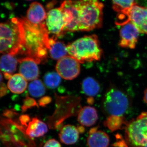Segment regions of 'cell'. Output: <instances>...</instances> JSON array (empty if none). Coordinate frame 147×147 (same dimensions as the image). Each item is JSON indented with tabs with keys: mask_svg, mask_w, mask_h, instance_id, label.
<instances>
[{
	"mask_svg": "<svg viewBox=\"0 0 147 147\" xmlns=\"http://www.w3.org/2000/svg\"><path fill=\"white\" fill-rule=\"evenodd\" d=\"M87 139L89 147H108L110 138L108 134L101 130H97V127L91 129Z\"/></svg>",
	"mask_w": 147,
	"mask_h": 147,
	"instance_id": "5bb4252c",
	"label": "cell"
},
{
	"mask_svg": "<svg viewBox=\"0 0 147 147\" xmlns=\"http://www.w3.org/2000/svg\"><path fill=\"white\" fill-rule=\"evenodd\" d=\"M24 32V49L21 55L33 59L38 64L47 59L50 36L45 23L32 24L26 17L20 18Z\"/></svg>",
	"mask_w": 147,
	"mask_h": 147,
	"instance_id": "6da1fadb",
	"label": "cell"
},
{
	"mask_svg": "<svg viewBox=\"0 0 147 147\" xmlns=\"http://www.w3.org/2000/svg\"><path fill=\"white\" fill-rule=\"evenodd\" d=\"M119 32V46L123 48L134 49L140 33L137 27L131 22H128L121 26Z\"/></svg>",
	"mask_w": 147,
	"mask_h": 147,
	"instance_id": "8fae6325",
	"label": "cell"
},
{
	"mask_svg": "<svg viewBox=\"0 0 147 147\" xmlns=\"http://www.w3.org/2000/svg\"><path fill=\"white\" fill-rule=\"evenodd\" d=\"M98 119L97 110L91 106H84L79 110L77 117L79 123L83 126L90 127L96 123Z\"/></svg>",
	"mask_w": 147,
	"mask_h": 147,
	"instance_id": "2e32d148",
	"label": "cell"
},
{
	"mask_svg": "<svg viewBox=\"0 0 147 147\" xmlns=\"http://www.w3.org/2000/svg\"><path fill=\"white\" fill-rule=\"evenodd\" d=\"M43 147H61V146L57 140L51 139L46 142Z\"/></svg>",
	"mask_w": 147,
	"mask_h": 147,
	"instance_id": "4316f807",
	"label": "cell"
},
{
	"mask_svg": "<svg viewBox=\"0 0 147 147\" xmlns=\"http://www.w3.org/2000/svg\"><path fill=\"white\" fill-rule=\"evenodd\" d=\"M19 63V72L27 81H34L39 76V68L38 63L29 57L18 59Z\"/></svg>",
	"mask_w": 147,
	"mask_h": 147,
	"instance_id": "7c38bea8",
	"label": "cell"
},
{
	"mask_svg": "<svg viewBox=\"0 0 147 147\" xmlns=\"http://www.w3.org/2000/svg\"><path fill=\"white\" fill-rule=\"evenodd\" d=\"M45 25L50 38L57 39L65 32L64 17L60 8L53 9L48 11L45 19Z\"/></svg>",
	"mask_w": 147,
	"mask_h": 147,
	"instance_id": "ba28073f",
	"label": "cell"
},
{
	"mask_svg": "<svg viewBox=\"0 0 147 147\" xmlns=\"http://www.w3.org/2000/svg\"><path fill=\"white\" fill-rule=\"evenodd\" d=\"M88 98V103L89 104H92L93 103L94 100L93 99V98Z\"/></svg>",
	"mask_w": 147,
	"mask_h": 147,
	"instance_id": "836d02e7",
	"label": "cell"
},
{
	"mask_svg": "<svg viewBox=\"0 0 147 147\" xmlns=\"http://www.w3.org/2000/svg\"><path fill=\"white\" fill-rule=\"evenodd\" d=\"M144 102L147 104V88L145 90L144 92Z\"/></svg>",
	"mask_w": 147,
	"mask_h": 147,
	"instance_id": "1f68e13d",
	"label": "cell"
},
{
	"mask_svg": "<svg viewBox=\"0 0 147 147\" xmlns=\"http://www.w3.org/2000/svg\"><path fill=\"white\" fill-rule=\"evenodd\" d=\"M61 78V77L57 72H48L44 76V83L48 88L51 89L55 88L60 84Z\"/></svg>",
	"mask_w": 147,
	"mask_h": 147,
	"instance_id": "cb8c5ba5",
	"label": "cell"
},
{
	"mask_svg": "<svg viewBox=\"0 0 147 147\" xmlns=\"http://www.w3.org/2000/svg\"><path fill=\"white\" fill-rule=\"evenodd\" d=\"M46 16L47 13L42 5L35 2L30 5L26 18L32 24L39 25L45 23Z\"/></svg>",
	"mask_w": 147,
	"mask_h": 147,
	"instance_id": "4fadbf2b",
	"label": "cell"
},
{
	"mask_svg": "<svg viewBox=\"0 0 147 147\" xmlns=\"http://www.w3.org/2000/svg\"><path fill=\"white\" fill-rule=\"evenodd\" d=\"M131 22L141 33L147 34V7L136 5L119 13L116 24L121 26Z\"/></svg>",
	"mask_w": 147,
	"mask_h": 147,
	"instance_id": "52a82bcc",
	"label": "cell"
},
{
	"mask_svg": "<svg viewBox=\"0 0 147 147\" xmlns=\"http://www.w3.org/2000/svg\"><path fill=\"white\" fill-rule=\"evenodd\" d=\"M24 46V29L20 18L0 23V54L21 55Z\"/></svg>",
	"mask_w": 147,
	"mask_h": 147,
	"instance_id": "7a4b0ae2",
	"label": "cell"
},
{
	"mask_svg": "<svg viewBox=\"0 0 147 147\" xmlns=\"http://www.w3.org/2000/svg\"><path fill=\"white\" fill-rule=\"evenodd\" d=\"M20 119L22 124L25 125L26 127L27 123L30 120V117L28 116L27 115L21 116Z\"/></svg>",
	"mask_w": 147,
	"mask_h": 147,
	"instance_id": "f546056e",
	"label": "cell"
},
{
	"mask_svg": "<svg viewBox=\"0 0 147 147\" xmlns=\"http://www.w3.org/2000/svg\"><path fill=\"white\" fill-rule=\"evenodd\" d=\"M29 93L32 96L38 98L45 94L46 90L44 84L39 79L31 82L28 86Z\"/></svg>",
	"mask_w": 147,
	"mask_h": 147,
	"instance_id": "603a6c76",
	"label": "cell"
},
{
	"mask_svg": "<svg viewBox=\"0 0 147 147\" xmlns=\"http://www.w3.org/2000/svg\"><path fill=\"white\" fill-rule=\"evenodd\" d=\"M18 59L14 55L3 54L0 58V70L6 79H9L17 69Z\"/></svg>",
	"mask_w": 147,
	"mask_h": 147,
	"instance_id": "9a60e30c",
	"label": "cell"
},
{
	"mask_svg": "<svg viewBox=\"0 0 147 147\" xmlns=\"http://www.w3.org/2000/svg\"><path fill=\"white\" fill-rule=\"evenodd\" d=\"M127 142L132 147L147 145V112H143L136 118L128 122L125 128Z\"/></svg>",
	"mask_w": 147,
	"mask_h": 147,
	"instance_id": "8992f818",
	"label": "cell"
},
{
	"mask_svg": "<svg viewBox=\"0 0 147 147\" xmlns=\"http://www.w3.org/2000/svg\"><path fill=\"white\" fill-rule=\"evenodd\" d=\"M52 99L49 96H45L40 98L39 100L38 104L41 107H45L46 105H48L51 102Z\"/></svg>",
	"mask_w": 147,
	"mask_h": 147,
	"instance_id": "83f0119b",
	"label": "cell"
},
{
	"mask_svg": "<svg viewBox=\"0 0 147 147\" xmlns=\"http://www.w3.org/2000/svg\"><path fill=\"white\" fill-rule=\"evenodd\" d=\"M113 8L116 12L120 13L131 8L135 4L134 0H112Z\"/></svg>",
	"mask_w": 147,
	"mask_h": 147,
	"instance_id": "d4e9b609",
	"label": "cell"
},
{
	"mask_svg": "<svg viewBox=\"0 0 147 147\" xmlns=\"http://www.w3.org/2000/svg\"><path fill=\"white\" fill-rule=\"evenodd\" d=\"M144 147H147V146H145Z\"/></svg>",
	"mask_w": 147,
	"mask_h": 147,
	"instance_id": "d590c367",
	"label": "cell"
},
{
	"mask_svg": "<svg viewBox=\"0 0 147 147\" xmlns=\"http://www.w3.org/2000/svg\"><path fill=\"white\" fill-rule=\"evenodd\" d=\"M4 84V83L3 82L2 74L1 72V71H0V86H2V85Z\"/></svg>",
	"mask_w": 147,
	"mask_h": 147,
	"instance_id": "d6a6232c",
	"label": "cell"
},
{
	"mask_svg": "<svg viewBox=\"0 0 147 147\" xmlns=\"http://www.w3.org/2000/svg\"><path fill=\"white\" fill-rule=\"evenodd\" d=\"M127 122L123 116H110L103 124L111 131H113L121 129L122 127L125 128Z\"/></svg>",
	"mask_w": 147,
	"mask_h": 147,
	"instance_id": "7402d4cb",
	"label": "cell"
},
{
	"mask_svg": "<svg viewBox=\"0 0 147 147\" xmlns=\"http://www.w3.org/2000/svg\"><path fill=\"white\" fill-rule=\"evenodd\" d=\"M7 86L11 92L19 94L26 90L28 86V82L21 74H16L9 79Z\"/></svg>",
	"mask_w": 147,
	"mask_h": 147,
	"instance_id": "ffe728a7",
	"label": "cell"
},
{
	"mask_svg": "<svg viewBox=\"0 0 147 147\" xmlns=\"http://www.w3.org/2000/svg\"><path fill=\"white\" fill-rule=\"evenodd\" d=\"M77 129H78V131L79 133H83L85 131V129L84 127L82 126H79L77 127Z\"/></svg>",
	"mask_w": 147,
	"mask_h": 147,
	"instance_id": "4dcf8cb0",
	"label": "cell"
},
{
	"mask_svg": "<svg viewBox=\"0 0 147 147\" xmlns=\"http://www.w3.org/2000/svg\"><path fill=\"white\" fill-rule=\"evenodd\" d=\"M82 89L85 94L93 97L98 94L100 91V86L95 79L88 77L82 82Z\"/></svg>",
	"mask_w": 147,
	"mask_h": 147,
	"instance_id": "44dd1931",
	"label": "cell"
},
{
	"mask_svg": "<svg viewBox=\"0 0 147 147\" xmlns=\"http://www.w3.org/2000/svg\"><path fill=\"white\" fill-rule=\"evenodd\" d=\"M26 1H32V0H26Z\"/></svg>",
	"mask_w": 147,
	"mask_h": 147,
	"instance_id": "e575fe53",
	"label": "cell"
},
{
	"mask_svg": "<svg viewBox=\"0 0 147 147\" xmlns=\"http://www.w3.org/2000/svg\"><path fill=\"white\" fill-rule=\"evenodd\" d=\"M7 92V89L5 84L0 86V98L5 96Z\"/></svg>",
	"mask_w": 147,
	"mask_h": 147,
	"instance_id": "f1b7e54d",
	"label": "cell"
},
{
	"mask_svg": "<svg viewBox=\"0 0 147 147\" xmlns=\"http://www.w3.org/2000/svg\"><path fill=\"white\" fill-rule=\"evenodd\" d=\"M48 51L52 59L58 60L67 56L68 54L66 45L61 41L50 38L48 43Z\"/></svg>",
	"mask_w": 147,
	"mask_h": 147,
	"instance_id": "d6986e66",
	"label": "cell"
},
{
	"mask_svg": "<svg viewBox=\"0 0 147 147\" xmlns=\"http://www.w3.org/2000/svg\"><path fill=\"white\" fill-rule=\"evenodd\" d=\"M27 127L26 133L30 138L42 137L48 131L47 125L37 117L32 118Z\"/></svg>",
	"mask_w": 147,
	"mask_h": 147,
	"instance_id": "e0dca14e",
	"label": "cell"
},
{
	"mask_svg": "<svg viewBox=\"0 0 147 147\" xmlns=\"http://www.w3.org/2000/svg\"><path fill=\"white\" fill-rule=\"evenodd\" d=\"M35 107L38 108V104L37 103L36 101L34 98L27 96L24 100L23 105H22L21 108L22 110L24 112H25L28 109H30Z\"/></svg>",
	"mask_w": 147,
	"mask_h": 147,
	"instance_id": "484cf974",
	"label": "cell"
},
{
	"mask_svg": "<svg viewBox=\"0 0 147 147\" xmlns=\"http://www.w3.org/2000/svg\"><path fill=\"white\" fill-rule=\"evenodd\" d=\"M60 8L63 13L65 21V32L79 31V9L77 1L65 0L61 4Z\"/></svg>",
	"mask_w": 147,
	"mask_h": 147,
	"instance_id": "9c48e42d",
	"label": "cell"
},
{
	"mask_svg": "<svg viewBox=\"0 0 147 147\" xmlns=\"http://www.w3.org/2000/svg\"><path fill=\"white\" fill-rule=\"evenodd\" d=\"M79 31H90L102 26L104 5L99 0L77 1Z\"/></svg>",
	"mask_w": 147,
	"mask_h": 147,
	"instance_id": "277c9868",
	"label": "cell"
},
{
	"mask_svg": "<svg viewBox=\"0 0 147 147\" xmlns=\"http://www.w3.org/2000/svg\"><path fill=\"white\" fill-rule=\"evenodd\" d=\"M69 56L80 63L100 60L102 54L100 42L95 34L86 36L67 45Z\"/></svg>",
	"mask_w": 147,
	"mask_h": 147,
	"instance_id": "3957f363",
	"label": "cell"
},
{
	"mask_svg": "<svg viewBox=\"0 0 147 147\" xmlns=\"http://www.w3.org/2000/svg\"><path fill=\"white\" fill-rule=\"evenodd\" d=\"M79 133L77 127L71 125H66L61 128L59 133L61 142L66 145H72L77 142Z\"/></svg>",
	"mask_w": 147,
	"mask_h": 147,
	"instance_id": "ac0fdd59",
	"label": "cell"
},
{
	"mask_svg": "<svg viewBox=\"0 0 147 147\" xmlns=\"http://www.w3.org/2000/svg\"><path fill=\"white\" fill-rule=\"evenodd\" d=\"M56 70L61 78L71 80L76 78L80 72V63L70 56H66L58 60Z\"/></svg>",
	"mask_w": 147,
	"mask_h": 147,
	"instance_id": "30bf717a",
	"label": "cell"
},
{
	"mask_svg": "<svg viewBox=\"0 0 147 147\" xmlns=\"http://www.w3.org/2000/svg\"><path fill=\"white\" fill-rule=\"evenodd\" d=\"M131 106V98L123 90L111 86L105 93L102 101V108L109 116H123Z\"/></svg>",
	"mask_w": 147,
	"mask_h": 147,
	"instance_id": "5b68a950",
	"label": "cell"
}]
</instances>
